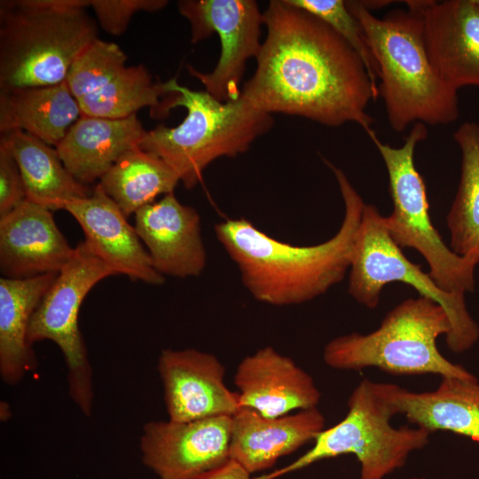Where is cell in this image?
Instances as JSON below:
<instances>
[{"label":"cell","instance_id":"1","mask_svg":"<svg viewBox=\"0 0 479 479\" xmlns=\"http://www.w3.org/2000/svg\"><path fill=\"white\" fill-rule=\"evenodd\" d=\"M267 35L256 69L240 96L257 109L304 117L337 127L348 122L369 135L366 113L379 95L357 52L328 24L287 0L263 12Z\"/></svg>","mask_w":479,"mask_h":479},{"label":"cell","instance_id":"2","mask_svg":"<svg viewBox=\"0 0 479 479\" xmlns=\"http://www.w3.org/2000/svg\"><path fill=\"white\" fill-rule=\"evenodd\" d=\"M325 162L334 174L344 203L343 221L328 240L294 246L269 236L245 218L215 225L216 239L237 265L243 285L261 302L304 303L341 282L350 267L365 203L345 173Z\"/></svg>","mask_w":479,"mask_h":479},{"label":"cell","instance_id":"3","mask_svg":"<svg viewBox=\"0 0 479 479\" xmlns=\"http://www.w3.org/2000/svg\"><path fill=\"white\" fill-rule=\"evenodd\" d=\"M361 24L378 69L379 96L397 132L410 124L445 125L458 119L457 90L435 69L426 49L420 13L409 9L382 18L360 1H346Z\"/></svg>","mask_w":479,"mask_h":479},{"label":"cell","instance_id":"4","mask_svg":"<svg viewBox=\"0 0 479 479\" xmlns=\"http://www.w3.org/2000/svg\"><path fill=\"white\" fill-rule=\"evenodd\" d=\"M89 0L0 1V90L66 82L98 38Z\"/></svg>","mask_w":479,"mask_h":479},{"label":"cell","instance_id":"5","mask_svg":"<svg viewBox=\"0 0 479 479\" xmlns=\"http://www.w3.org/2000/svg\"><path fill=\"white\" fill-rule=\"evenodd\" d=\"M176 96L166 111L184 106L187 114L177 127L163 124L146 131L139 148L163 160L187 190L202 180L205 169L220 157H235L274 124L271 114L255 107L241 96L221 102L205 91H194L169 80Z\"/></svg>","mask_w":479,"mask_h":479},{"label":"cell","instance_id":"6","mask_svg":"<svg viewBox=\"0 0 479 479\" xmlns=\"http://www.w3.org/2000/svg\"><path fill=\"white\" fill-rule=\"evenodd\" d=\"M451 331L449 318L435 301L419 296L392 309L375 331L357 332L331 340L324 348L326 365L338 370L376 367L393 375L434 373L477 381L438 350L436 339Z\"/></svg>","mask_w":479,"mask_h":479},{"label":"cell","instance_id":"7","mask_svg":"<svg viewBox=\"0 0 479 479\" xmlns=\"http://www.w3.org/2000/svg\"><path fill=\"white\" fill-rule=\"evenodd\" d=\"M394 386L361 381L349 397V411L342 421L319 432L313 447L294 462L261 478L275 479L343 454L357 457L359 479H384L403 467L412 452L428 444L430 433L419 427H392L390 420L397 413L392 398Z\"/></svg>","mask_w":479,"mask_h":479},{"label":"cell","instance_id":"8","mask_svg":"<svg viewBox=\"0 0 479 479\" xmlns=\"http://www.w3.org/2000/svg\"><path fill=\"white\" fill-rule=\"evenodd\" d=\"M426 125L416 122L403 145L382 143L374 131L368 136L378 149L389 175L393 211L383 216L384 225L400 247L419 251L429 265V275L444 291L465 294L475 290V270L479 252L459 255L447 247L432 224L426 186L414 165V150L426 139Z\"/></svg>","mask_w":479,"mask_h":479},{"label":"cell","instance_id":"9","mask_svg":"<svg viewBox=\"0 0 479 479\" xmlns=\"http://www.w3.org/2000/svg\"><path fill=\"white\" fill-rule=\"evenodd\" d=\"M349 269L348 292L358 303L374 309L386 284L403 282L443 307L451 323L445 336L451 350L460 353L477 342L479 327L467 311L465 294L444 291L429 273L409 261L389 236L383 216L373 205L365 206Z\"/></svg>","mask_w":479,"mask_h":479},{"label":"cell","instance_id":"10","mask_svg":"<svg viewBox=\"0 0 479 479\" xmlns=\"http://www.w3.org/2000/svg\"><path fill=\"white\" fill-rule=\"evenodd\" d=\"M71 260L34 311L27 333V342L50 340L63 353L70 397L87 417L92 412V368L78 326L83 299L100 280L118 275L83 241L75 247Z\"/></svg>","mask_w":479,"mask_h":479},{"label":"cell","instance_id":"11","mask_svg":"<svg viewBox=\"0 0 479 479\" xmlns=\"http://www.w3.org/2000/svg\"><path fill=\"white\" fill-rule=\"evenodd\" d=\"M126 60L118 44L99 38L76 58L66 82L82 115L126 118L142 107L158 106L161 96L173 93L169 80L153 82L145 67H126Z\"/></svg>","mask_w":479,"mask_h":479},{"label":"cell","instance_id":"12","mask_svg":"<svg viewBox=\"0 0 479 479\" xmlns=\"http://www.w3.org/2000/svg\"><path fill=\"white\" fill-rule=\"evenodd\" d=\"M179 13L191 25L192 43L202 41L216 33L221 52L216 67L202 73L187 65L206 91L221 102L240 97V83L250 58L257 57L262 43L263 13L255 0H181Z\"/></svg>","mask_w":479,"mask_h":479},{"label":"cell","instance_id":"13","mask_svg":"<svg viewBox=\"0 0 479 479\" xmlns=\"http://www.w3.org/2000/svg\"><path fill=\"white\" fill-rule=\"evenodd\" d=\"M232 416L152 420L143 427V463L160 479H196L230 459Z\"/></svg>","mask_w":479,"mask_h":479},{"label":"cell","instance_id":"14","mask_svg":"<svg viewBox=\"0 0 479 479\" xmlns=\"http://www.w3.org/2000/svg\"><path fill=\"white\" fill-rule=\"evenodd\" d=\"M157 369L170 420L232 416L241 408L239 394L224 383V366L211 353L166 349L159 356Z\"/></svg>","mask_w":479,"mask_h":479},{"label":"cell","instance_id":"15","mask_svg":"<svg viewBox=\"0 0 479 479\" xmlns=\"http://www.w3.org/2000/svg\"><path fill=\"white\" fill-rule=\"evenodd\" d=\"M404 3L421 16L426 49L440 77L457 91L479 87V1Z\"/></svg>","mask_w":479,"mask_h":479},{"label":"cell","instance_id":"16","mask_svg":"<svg viewBox=\"0 0 479 479\" xmlns=\"http://www.w3.org/2000/svg\"><path fill=\"white\" fill-rule=\"evenodd\" d=\"M134 215L135 229L159 273L177 278L202 273L207 255L195 208L182 204L171 192Z\"/></svg>","mask_w":479,"mask_h":479},{"label":"cell","instance_id":"17","mask_svg":"<svg viewBox=\"0 0 479 479\" xmlns=\"http://www.w3.org/2000/svg\"><path fill=\"white\" fill-rule=\"evenodd\" d=\"M51 210L29 200L0 217L2 277L23 279L59 273L75 255Z\"/></svg>","mask_w":479,"mask_h":479},{"label":"cell","instance_id":"18","mask_svg":"<svg viewBox=\"0 0 479 479\" xmlns=\"http://www.w3.org/2000/svg\"><path fill=\"white\" fill-rule=\"evenodd\" d=\"M64 210L80 224L88 247L117 274L150 285L164 282L135 226L128 223L127 216L98 184L90 196L67 202Z\"/></svg>","mask_w":479,"mask_h":479},{"label":"cell","instance_id":"19","mask_svg":"<svg viewBox=\"0 0 479 479\" xmlns=\"http://www.w3.org/2000/svg\"><path fill=\"white\" fill-rule=\"evenodd\" d=\"M234 384L240 407L266 418L317 407L321 398L313 378L292 358L271 346L261 348L240 361Z\"/></svg>","mask_w":479,"mask_h":479},{"label":"cell","instance_id":"20","mask_svg":"<svg viewBox=\"0 0 479 479\" xmlns=\"http://www.w3.org/2000/svg\"><path fill=\"white\" fill-rule=\"evenodd\" d=\"M325 423L318 407L277 418L240 408L232 416L230 459L251 474L265 470L280 457L314 441Z\"/></svg>","mask_w":479,"mask_h":479},{"label":"cell","instance_id":"21","mask_svg":"<svg viewBox=\"0 0 479 479\" xmlns=\"http://www.w3.org/2000/svg\"><path fill=\"white\" fill-rule=\"evenodd\" d=\"M146 130L134 114L122 119L81 115L56 146L66 169L82 185L100 179Z\"/></svg>","mask_w":479,"mask_h":479},{"label":"cell","instance_id":"22","mask_svg":"<svg viewBox=\"0 0 479 479\" xmlns=\"http://www.w3.org/2000/svg\"><path fill=\"white\" fill-rule=\"evenodd\" d=\"M392 398L397 413L428 431H451L479 443V383L442 377L432 391L412 392L394 386Z\"/></svg>","mask_w":479,"mask_h":479},{"label":"cell","instance_id":"23","mask_svg":"<svg viewBox=\"0 0 479 479\" xmlns=\"http://www.w3.org/2000/svg\"><path fill=\"white\" fill-rule=\"evenodd\" d=\"M82 115L66 82L0 90V132L22 130L56 147Z\"/></svg>","mask_w":479,"mask_h":479},{"label":"cell","instance_id":"24","mask_svg":"<svg viewBox=\"0 0 479 479\" xmlns=\"http://www.w3.org/2000/svg\"><path fill=\"white\" fill-rule=\"evenodd\" d=\"M59 273L34 278L0 279V375L13 385L36 363L27 342L31 317Z\"/></svg>","mask_w":479,"mask_h":479},{"label":"cell","instance_id":"25","mask_svg":"<svg viewBox=\"0 0 479 479\" xmlns=\"http://www.w3.org/2000/svg\"><path fill=\"white\" fill-rule=\"evenodd\" d=\"M19 164L27 199L50 210L63 209L92 191L66 169L56 147L20 130L3 133Z\"/></svg>","mask_w":479,"mask_h":479},{"label":"cell","instance_id":"26","mask_svg":"<svg viewBox=\"0 0 479 479\" xmlns=\"http://www.w3.org/2000/svg\"><path fill=\"white\" fill-rule=\"evenodd\" d=\"M179 181L163 160L137 147L120 157L98 184L129 217L158 195L174 192Z\"/></svg>","mask_w":479,"mask_h":479},{"label":"cell","instance_id":"27","mask_svg":"<svg viewBox=\"0 0 479 479\" xmlns=\"http://www.w3.org/2000/svg\"><path fill=\"white\" fill-rule=\"evenodd\" d=\"M453 139L461 153L458 191L446 217L450 248L459 255L479 252V123L463 122Z\"/></svg>","mask_w":479,"mask_h":479},{"label":"cell","instance_id":"28","mask_svg":"<svg viewBox=\"0 0 479 479\" xmlns=\"http://www.w3.org/2000/svg\"><path fill=\"white\" fill-rule=\"evenodd\" d=\"M318 17L339 34L364 63L373 88L379 95L378 69L365 31L343 0H287Z\"/></svg>","mask_w":479,"mask_h":479},{"label":"cell","instance_id":"29","mask_svg":"<svg viewBox=\"0 0 479 479\" xmlns=\"http://www.w3.org/2000/svg\"><path fill=\"white\" fill-rule=\"evenodd\" d=\"M168 3L167 0H89L99 26L114 36L126 31L135 13L159 12Z\"/></svg>","mask_w":479,"mask_h":479},{"label":"cell","instance_id":"30","mask_svg":"<svg viewBox=\"0 0 479 479\" xmlns=\"http://www.w3.org/2000/svg\"><path fill=\"white\" fill-rule=\"evenodd\" d=\"M27 200L19 164L4 136L0 138V217Z\"/></svg>","mask_w":479,"mask_h":479},{"label":"cell","instance_id":"31","mask_svg":"<svg viewBox=\"0 0 479 479\" xmlns=\"http://www.w3.org/2000/svg\"><path fill=\"white\" fill-rule=\"evenodd\" d=\"M196 479H255L244 467L230 459L224 465L210 470Z\"/></svg>","mask_w":479,"mask_h":479},{"label":"cell","instance_id":"32","mask_svg":"<svg viewBox=\"0 0 479 479\" xmlns=\"http://www.w3.org/2000/svg\"><path fill=\"white\" fill-rule=\"evenodd\" d=\"M362 5L367 9L368 11L372 12L375 9H379L387 5L391 4L393 3L392 1H360Z\"/></svg>","mask_w":479,"mask_h":479},{"label":"cell","instance_id":"33","mask_svg":"<svg viewBox=\"0 0 479 479\" xmlns=\"http://www.w3.org/2000/svg\"><path fill=\"white\" fill-rule=\"evenodd\" d=\"M412 479H426L424 477H412Z\"/></svg>","mask_w":479,"mask_h":479},{"label":"cell","instance_id":"34","mask_svg":"<svg viewBox=\"0 0 479 479\" xmlns=\"http://www.w3.org/2000/svg\"><path fill=\"white\" fill-rule=\"evenodd\" d=\"M479 1V0H478Z\"/></svg>","mask_w":479,"mask_h":479}]
</instances>
